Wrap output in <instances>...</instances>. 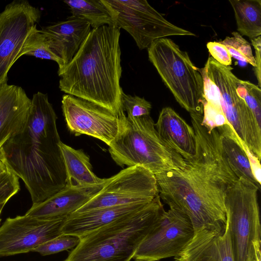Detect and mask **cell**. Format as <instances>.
Returning <instances> with one entry per match:
<instances>
[{"label": "cell", "instance_id": "obj_1", "mask_svg": "<svg viewBox=\"0 0 261 261\" xmlns=\"http://www.w3.org/2000/svg\"><path fill=\"white\" fill-rule=\"evenodd\" d=\"M195 154L176 170L156 175L159 196L170 208L185 214L194 231L222 232L226 225L225 199L238 179L224 154L217 128L208 129L202 115L190 114Z\"/></svg>", "mask_w": 261, "mask_h": 261}, {"label": "cell", "instance_id": "obj_2", "mask_svg": "<svg viewBox=\"0 0 261 261\" xmlns=\"http://www.w3.org/2000/svg\"><path fill=\"white\" fill-rule=\"evenodd\" d=\"M57 119L47 95L35 93L24 125L1 148L11 171L24 183L33 204L44 201L66 185Z\"/></svg>", "mask_w": 261, "mask_h": 261}, {"label": "cell", "instance_id": "obj_3", "mask_svg": "<svg viewBox=\"0 0 261 261\" xmlns=\"http://www.w3.org/2000/svg\"><path fill=\"white\" fill-rule=\"evenodd\" d=\"M120 36L114 25L91 29L71 61L58 71L60 90L117 116L124 114Z\"/></svg>", "mask_w": 261, "mask_h": 261}, {"label": "cell", "instance_id": "obj_4", "mask_svg": "<svg viewBox=\"0 0 261 261\" xmlns=\"http://www.w3.org/2000/svg\"><path fill=\"white\" fill-rule=\"evenodd\" d=\"M164 210L158 195L136 213L81 238L64 261H130Z\"/></svg>", "mask_w": 261, "mask_h": 261}, {"label": "cell", "instance_id": "obj_5", "mask_svg": "<svg viewBox=\"0 0 261 261\" xmlns=\"http://www.w3.org/2000/svg\"><path fill=\"white\" fill-rule=\"evenodd\" d=\"M109 151L118 166H140L154 175L178 169L185 163L161 138L150 115L128 119L122 115L120 129Z\"/></svg>", "mask_w": 261, "mask_h": 261}, {"label": "cell", "instance_id": "obj_6", "mask_svg": "<svg viewBox=\"0 0 261 261\" xmlns=\"http://www.w3.org/2000/svg\"><path fill=\"white\" fill-rule=\"evenodd\" d=\"M148 59L180 106L190 114L203 115V77L185 51L169 38L153 41Z\"/></svg>", "mask_w": 261, "mask_h": 261}, {"label": "cell", "instance_id": "obj_7", "mask_svg": "<svg viewBox=\"0 0 261 261\" xmlns=\"http://www.w3.org/2000/svg\"><path fill=\"white\" fill-rule=\"evenodd\" d=\"M255 184L238 178L225 199L226 226L234 261H261V228Z\"/></svg>", "mask_w": 261, "mask_h": 261}, {"label": "cell", "instance_id": "obj_8", "mask_svg": "<svg viewBox=\"0 0 261 261\" xmlns=\"http://www.w3.org/2000/svg\"><path fill=\"white\" fill-rule=\"evenodd\" d=\"M230 66L220 64L209 57L200 71L215 84L219 93L222 111L238 139L259 160L261 158V127L244 99L237 92L239 79Z\"/></svg>", "mask_w": 261, "mask_h": 261}, {"label": "cell", "instance_id": "obj_9", "mask_svg": "<svg viewBox=\"0 0 261 261\" xmlns=\"http://www.w3.org/2000/svg\"><path fill=\"white\" fill-rule=\"evenodd\" d=\"M112 10L114 25L134 38L140 50L148 48L155 40L172 36L196 35L164 18L146 0H106Z\"/></svg>", "mask_w": 261, "mask_h": 261}, {"label": "cell", "instance_id": "obj_10", "mask_svg": "<svg viewBox=\"0 0 261 261\" xmlns=\"http://www.w3.org/2000/svg\"><path fill=\"white\" fill-rule=\"evenodd\" d=\"M159 195L155 176L140 166L127 167L107 178L101 189L75 213L145 204Z\"/></svg>", "mask_w": 261, "mask_h": 261}, {"label": "cell", "instance_id": "obj_11", "mask_svg": "<svg viewBox=\"0 0 261 261\" xmlns=\"http://www.w3.org/2000/svg\"><path fill=\"white\" fill-rule=\"evenodd\" d=\"M194 229L182 212L164 210L156 224L138 248L135 261H159L177 255L193 238Z\"/></svg>", "mask_w": 261, "mask_h": 261}, {"label": "cell", "instance_id": "obj_12", "mask_svg": "<svg viewBox=\"0 0 261 261\" xmlns=\"http://www.w3.org/2000/svg\"><path fill=\"white\" fill-rule=\"evenodd\" d=\"M40 17L39 9L25 0H15L0 12V85L7 82L10 68Z\"/></svg>", "mask_w": 261, "mask_h": 261}, {"label": "cell", "instance_id": "obj_13", "mask_svg": "<svg viewBox=\"0 0 261 261\" xmlns=\"http://www.w3.org/2000/svg\"><path fill=\"white\" fill-rule=\"evenodd\" d=\"M62 109L67 126L75 136L87 135L109 146L120 129L122 115L117 116L94 103L65 94Z\"/></svg>", "mask_w": 261, "mask_h": 261}, {"label": "cell", "instance_id": "obj_14", "mask_svg": "<svg viewBox=\"0 0 261 261\" xmlns=\"http://www.w3.org/2000/svg\"><path fill=\"white\" fill-rule=\"evenodd\" d=\"M66 219L46 220L26 215L7 218L0 226V257L33 252L62 234Z\"/></svg>", "mask_w": 261, "mask_h": 261}, {"label": "cell", "instance_id": "obj_15", "mask_svg": "<svg viewBox=\"0 0 261 261\" xmlns=\"http://www.w3.org/2000/svg\"><path fill=\"white\" fill-rule=\"evenodd\" d=\"M102 187L79 188L66 186L44 201L33 204L25 215L46 220L67 218L87 202Z\"/></svg>", "mask_w": 261, "mask_h": 261}, {"label": "cell", "instance_id": "obj_16", "mask_svg": "<svg viewBox=\"0 0 261 261\" xmlns=\"http://www.w3.org/2000/svg\"><path fill=\"white\" fill-rule=\"evenodd\" d=\"M173 261H234L227 226L224 231L201 228Z\"/></svg>", "mask_w": 261, "mask_h": 261}, {"label": "cell", "instance_id": "obj_17", "mask_svg": "<svg viewBox=\"0 0 261 261\" xmlns=\"http://www.w3.org/2000/svg\"><path fill=\"white\" fill-rule=\"evenodd\" d=\"M31 106V99L21 87L0 85V149L22 128Z\"/></svg>", "mask_w": 261, "mask_h": 261}, {"label": "cell", "instance_id": "obj_18", "mask_svg": "<svg viewBox=\"0 0 261 261\" xmlns=\"http://www.w3.org/2000/svg\"><path fill=\"white\" fill-rule=\"evenodd\" d=\"M91 30V25L86 20L71 16L41 31L48 39L53 51L62 60L64 67L77 52Z\"/></svg>", "mask_w": 261, "mask_h": 261}, {"label": "cell", "instance_id": "obj_19", "mask_svg": "<svg viewBox=\"0 0 261 261\" xmlns=\"http://www.w3.org/2000/svg\"><path fill=\"white\" fill-rule=\"evenodd\" d=\"M148 203L107 207L82 213H74L65 220L62 233L81 238L112 222L136 213Z\"/></svg>", "mask_w": 261, "mask_h": 261}, {"label": "cell", "instance_id": "obj_20", "mask_svg": "<svg viewBox=\"0 0 261 261\" xmlns=\"http://www.w3.org/2000/svg\"><path fill=\"white\" fill-rule=\"evenodd\" d=\"M155 127L161 138L184 159H188L195 154L193 128L173 109L165 107L162 109Z\"/></svg>", "mask_w": 261, "mask_h": 261}, {"label": "cell", "instance_id": "obj_21", "mask_svg": "<svg viewBox=\"0 0 261 261\" xmlns=\"http://www.w3.org/2000/svg\"><path fill=\"white\" fill-rule=\"evenodd\" d=\"M66 174V185L79 188L103 186L107 178L97 176L92 171L89 156L83 149L60 143Z\"/></svg>", "mask_w": 261, "mask_h": 261}, {"label": "cell", "instance_id": "obj_22", "mask_svg": "<svg viewBox=\"0 0 261 261\" xmlns=\"http://www.w3.org/2000/svg\"><path fill=\"white\" fill-rule=\"evenodd\" d=\"M217 129L222 150L237 177L246 179L260 188V185L255 179L248 157L232 128L229 124H225Z\"/></svg>", "mask_w": 261, "mask_h": 261}, {"label": "cell", "instance_id": "obj_23", "mask_svg": "<svg viewBox=\"0 0 261 261\" xmlns=\"http://www.w3.org/2000/svg\"><path fill=\"white\" fill-rule=\"evenodd\" d=\"M234 11L237 30L251 39L261 35V1L229 0Z\"/></svg>", "mask_w": 261, "mask_h": 261}, {"label": "cell", "instance_id": "obj_24", "mask_svg": "<svg viewBox=\"0 0 261 261\" xmlns=\"http://www.w3.org/2000/svg\"><path fill=\"white\" fill-rule=\"evenodd\" d=\"M64 2L69 7L71 16L85 19L92 29L114 25L112 9L106 0H66Z\"/></svg>", "mask_w": 261, "mask_h": 261}, {"label": "cell", "instance_id": "obj_25", "mask_svg": "<svg viewBox=\"0 0 261 261\" xmlns=\"http://www.w3.org/2000/svg\"><path fill=\"white\" fill-rule=\"evenodd\" d=\"M23 55L55 61L59 66L58 71L64 67L62 60L53 51L46 35L41 30H38L36 25L26 39L19 58Z\"/></svg>", "mask_w": 261, "mask_h": 261}, {"label": "cell", "instance_id": "obj_26", "mask_svg": "<svg viewBox=\"0 0 261 261\" xmlns=\"http://www.w3.org/2000/svg\"><path fill=\"white\" fill-rule=\"evenodd\" d=\"M231 35L219 42L227 48L231 57L249 63L254 68L255 61L251 44L238 32H233Z\"/></svg>", "mask_w": 261, "mask_h": 261}, {"label": "cell", "instance_id": "obj_27", "mask_svg": "<svg viewBox=\"0 0 261 261\" xmlns=\"http://www.w3.org/2000/svg\"><path fill=\"white\" fill-rule=\"evenodd\" d=\"M238 94L243 98L252 112L258 125L261 127V90L249 81L239 79Z\"/></svg>", "mask_w": 261, "mask_h": 261}, {"label": "cell", "instance_id": "obj_28", "mask_svg": "<svg viewBox=\"0 0 261 261\" xmlns=\"http://www.w3.org/2000/svg\"><path fill=\"white\" fill-rule=\"evenodd\" d=\"M80 241L77 236L62 234L36 248L33 252L47 255L67 250L76 247Z\"/></svg>", "mask_w": 261, "mask_h": 261}, {"label": "cell", "instance_id": "obj_29", "mask_svg": "<svg viewBox=\"0 0 261 261\" xmlns=\"http://www.w3.org/2000/svg\"><path fill=\"white\" fill-rule=\"evenodd\" d=\"M123 110L127 113L128 119L149 115L152 106L143 97L127 95L124 92L122 95Z\"/></svg>", "mask_w": 261, "mask_h": 261}, {"label": "cell", "instance_id": "obj_30", "mask_svg": "<svg viewBox=\"0 0 261 261\" xmlns=\"http://www.w3.org/2000/svg\"><path fill=\"white\" fill-rule=\"evenodd\" d=\"M202 123L212 130L225 124H229L221 107L204 102Z\"/></svg>", "mask_w": 261, "mask_h": 261}, {"label": "cell", "instance_id": "obj_31", "mask_svg": "<svg viewBox=\"0 0 261 261\" xmlns=\"http://www.w3.org/2000/svg\"><path fill=\"white\" fill-rule=\"evenodd\" d=\"M19 190V177L12 171L0 176V204L6 203Z\"/></svg>", "mask_w": 261, "mask_h": 261}, {"label": "cell", "instance_id": "obj_32", "mask_svg": "<svg viewBox=\"0 0 261 261\" xmlns=\"http://www.w3.org/2000/svg\"><path fill=\"white\" fill-rule=\"evenodd\" d=\"M211 57L221 65L228 66L231 64V57L227 48L219 42H208L206 44Z\"/></svg>", "mask_w": 261, "mask_h": 261}, {"label": "cell", "instance_id": "obj_33", "mask_svg": "<svg viewBox=\"0 0 261 261\" xmlns=\"http://www.w3.org/2000/svg\"><path fill=\"white\" fill-rule=\"evenodd\" d=\"M240 142L249 160L252 173L255 179L260 185L261 167L260 160L250 151L244 143L241 141Z\"/></svg>", "mask_w": 261, "mask_h": 261}, {"label": "cell", "instance_id": "obj_34", "mask_svg": "<svg viewBox=\"0 0 261 261\" xmlns=\"http://www.w3.org/2000/svg\"><path fill=\"white\" fill-rule=\"evenodd\" d=\"M251 41L255 50V66L254 68V71L258 81V86L260 88L261 86V37L259 36L251 39Z\"/></svg>", "mask_w": 261, "mask_h": 261}, {"label": "cell", "instance_id": "obj_35", "mask_svg": "<svg viewBox=\"0 0 261 261\" xmlns=\"http://www.w3.org/2000/svg\"><path fill=\"white\" fill-rule=\"evenodd\" d=\"M6 203H2V204H0V216H1V214L2 213V212L5 205ZM1 220L2 219L0 218V223L1 222Z\"/></svg>", "mask_w": 261, "mask_h": 261}, {"label": "cell", "instance_id": "obj_36", "mask_svg": "<svg viewBox=\"0 0 261 261\" xmlns=\"http://www.w3.org/2000/svg\"></svg>", "mask_w": 261, "mask_h": 261}]
</instances>
